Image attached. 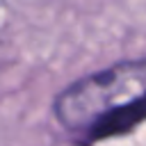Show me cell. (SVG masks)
Instances as JSON below:
<instances>
[{
	"mask_svg": "<svg viewBox=\"0 0 146 146\" xmlns=\"http://www.w3.org/2000/svg\"><path fill=\"white\" fill-rule=\"evenodd\" d=\"M55 116L87 139L132 130L146 119V62H121L73 82L55 98Z\"/></svg>",
	"mask_w": 146,
	"mask_h": 146,
	"instance_id": "6da1fadb",
	"label": "cell"
}]
</instances>
